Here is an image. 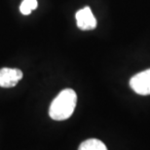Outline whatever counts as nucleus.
I'll list each match as a JSON object with an SVG mask.
<instances>
[{
	"label": "nucleus",
	"instance_id": "obj_1",
	"mask_svg": "<svg viewBox=\"0 0 150 150\" xmlns=\"http://www.w3.org/2000/svg\"><path fill=\"white\" fill-rule=\"evenodd\" d=\"M77 103V95L73 89H63L58 94L49 108V115L54 120H66L72 115Z\"/></svg>",
	"mask_w": 150,
	"mask_h": 150
},
{
	"label": "nucleus",
	"instance_id": "obj_2",
	"mask_svg": "<svg viewBox=\"0 0 150 150\" xmlns=\"http://www.w3.org/2000/svg\"><path fill=\"white\" fill-rule=\"evenodd\" d=\"M130 86L139 95L150 94V69L136 74L131 79Z\"/></svg>",
	"mask_w": 150,
	"mask_h": 150
},
{
	"label": "nucleus",
	"instance_id": "obj_3",
	"mask_svg": "<svg viewBox=\"0 0 150 150\" xmlns=\"http://www.w3.org/2000/svg\"><path fill=\"white\" fill-rule=\"evenodd\" d=\"M23 72L20 69L2 68L0 69V86L3 88H10L17 85L23 79Z\"/></svg>",
	"mask_w": 150,
	"mask_h": 150
},
{
	"label": "nucleus",
	"instance_id": "obj_4",
	"mask_svg": "<svg viewBox=\"0 0 150 150\" xmlns=\"http://www.w3.org/2000/svg\"><path fill=\"white\" fill-rule=\"evenodd\" d=\"M77 26L82 30H91L97 26V20L89 7H85L76 13Z\"/></svg>",
	"mask_w": 150,
	"mask_h": 150
},
{
	"label": "nucleus",
	"instance_id": "obj_5",
	"mask_svg": "<svg viewBox=\"0 0 150 150\" xmlns=\"http://www.w3.org/2000/svg\"><path fill=\"white\" fill-rule=\"evenodd\" d=\"M78 150H107V147L100 139H89L79 145Z\"/></svg>",
	"mask_w": 150,
	"mask_h": 150
},
{
	"label": "nucleus",
	"instance_id": "obj_6",
	"mask_svg": "<svg viewBox=\"0 0 150 150\" xmlns=\"http://www.w3.org/2000/svg\"><path fill=\"white\" fill-rule=\"evenodd\" d=\"M23 3H24L27 7H29L31 10H35L37 7V0H23Z\"/></svg>",
	"mask_w": 150,
	"mask_h": 150
},
{
	"label": "nucleus",
	"instance_id": "obj_7",
	"mask_svg": "<svg viewBox=\"0 0 150 150\" xmlns=\"http://www.w3.org/2000/svg\"><path fill=\"white\" fill-rule=\"evenodd\" d=\"M20 11L21 13L23 15H25V16H27V15H29L31 12H32V10L29 8V7H27V5L24 4V3L22 2V4L20 5Z\"/></svg>",
	"mask_w": 150,
	"mask_h": 150
}]
</instances>
